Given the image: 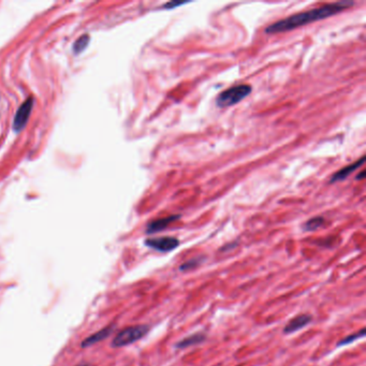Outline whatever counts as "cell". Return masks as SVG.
I'll return each instance as SVG.
<instances>
[{
    "mask_svg": "<svg viewBox=\"0 0 366 366\" xmlns=\"http://www.w3.org/2000/svg\"><path fill=\"white\" fill-rule=\"evenodd\" d=\"M180 239L174 237L151 238L145 239V245L159 253H171L180 246Z\"/></svg>",
    "mask_w": 366,
    "mask_h": 366,
    "instance_id": "obj_4",
    "label": "cell"
},
{
    "mask_svg": "<svg viewBox=\"0 0 366 366\" xmlns=\"http://www.w3.org/2000/svg\"><path fill=\"white\" fill-rule=\"evenodd\" d=\"M231 245L232 244H227L226 246L221 248V252H226V250H230V249H232L234 247H237V245H233V246H231Z\"/></svg>",
    "mask_w": 366,
    "mask_h": 366,
    "instance_id": "obj_16",
    "label": "cell"
},
{
    "mask_svg": "<svg viewBox=\"0 0 366 366\" xmlns=\"http://www.w3.org/2000/svg\"><path fill=\"white\" fill-rule=\"evenodd\" d=\"M311 321L312 316L308 315V313H302V315L296 316L286 324V327L284 328V334H287V335L288 334H293L307 327L308 324L311 323Z\"/></svg>",
    "mask_w": 366,
    "mask_h": 366,
    "instance_id": "obj_6",
    "label": "cell"
},
{
    "mask_svg": "<svg viewBox=\"0 0 366 366\" xmlns=\"http://www.w3.org/2000/svg\"><path fill=\"white\" fill-rule=\"evenodd\" d=\"M253 88L247 84H240L223 91L216 98V106L219 108H228L239 103L250 95Z\"/></svg>",
    "mask_w": 366,
    "mask_h": 366,
    "instance_id": "obj_3",
    "label": "cell"
},
{
    "mask_svg": "<svg viewBox=\"0 0 366 366\" xmlns=\"http://www.w3.org/2000/svg\"><path fill=\"white\" fill-rule=\"evenodd\" d=\"M186 3H188V2H185V1H183V2H179V1H172V2H168V3H165V6H164V8H165V10H172V9H175L176 7H181V6H184V4H186Z\"/></svg>",
    "mask_w": 366,
    "mask_h": 366,
    "instance_id": "obj_15",
    "label": "cell"
},
{
    "mask_svg": "<svg viewBox=\"0 0 366 366\" xmlns=\"http://www.w3.org/2000/svg\"><path fill=\"white\" fill-rule=\"evenodd\" d=\"M180 218H181V215H170L168 217L156 219V220L150 221L147 224V227H146V233L154 234L157 232L164 231V230L168 228L170 224H172L176 220H179Z\"/></svg>",
    "mask_w": 366,
    "mask_h": 366,
    "instance_id": "obj_7",
    "label": "cell"
},
{
    "mask_svg": "<svg viewBox=\"0 0 366 366\" xmlns=\"http://www.w3.org/2000/svg\"><path fill=\"white\" fill-rule=\"evenodd\" d=\"M88 41H90V37H88L87 35H84L82 36L81 38H78L75 43H74V51L76 52V53H80V52H82L83 50H84L87 44H88Z\"/></svg>",
    "mask_w": 366,
    "mask_h": 366,
    "instance_id": "obj_14",
    "label": "cell"
},
{
    "mask_svg": "<svg viewBox=\"0 0 366 366\" xmlns=\"http://www.w3.org/2000/svg\"><path fill=\"white\" fill-rule=\"evenodd\" d=\"M324 224V218L323 217H313L310 220H307L304 224H303V231L305 232H312L316 231V230L320 229Z\"/></svg>",
    "mask_w": 366,
    "mask_h": 366,
    "instance_id": "obj_12",
    "label": "cell"
},
{
    "mask_svg": "<svg viewBox=\"0 0 366 366\" xmlns=\"http://www.w3.org/2000/svg\"><path fill=\"white\" fill-rule=\"evenodd\" d=\"M205 339H206V334L204 332H198L195 334H191V335L187 336L185 338H183L182 341L176 343L175 347L177 349H186L192 346H197V345H200L203 342H205Z\"/></svg>",
    "mask_w": 366,
    "mask_h": 366,
    "instance_id": "obj_9",
    "label": "cell"
},
{
    "mask_svg": "<svg viewBox=\"0 0 366 366\" xmlns=\"http://www.w3.org/2000/svg\"><path fill=\"white\" fill-rule=\"evenodd\" d=\"M113 330H114V326H110V327L102 329V330H100V331H98L97 333H93L92 335H91L90 337H87L85 341L82 343V347L87 348V347L92 346V345H95L99 342L103 341V339H106L107 337L111 335Z\"/></svg>",
    "mask_w": 366,
    "mask_h": 366,
    "instance_id": "obj_10",
    "label": "cell"
},
{
    "mask_svg": "<svg viewBox=\"0 0 366 366\" xmlns=\"http://www.w3.org/2000/svg\"><path fill=\"white\" fill-rule=\"evenodd\" d=\"M149 329L150 328L147 324H139V326H131L124 329L114 337L112 346L114 348H120L137 343L141 338L147 335Z\"/></svg>",
    "mask_w": 366,
    "mask_h": 366,
    "instance_id": "obj_2",
    "label": "cell"
},
{
    "mask_svg": "<svg viewBox=\"0 0 366 366\" xmlns=\"http://www.w3.org/2000/svg\"><path fill=\"white\" fill-rule=\"evenodd\" d=\"M364 161H365V157L363 156V157H361V158L358 161H355L354 164L346 165V166H345V168H343V169H341L339 171H337L336 173L331 177L330 183H331V184H334V183L345 181L350 174L352 173V172H354L357 169L361 168V166H362V165L364 164Z\"/></svg>",
    "mask_w": 366,
    "mask_h": 366,
    "instance_id": "obj_8",
    "label": "cell"
},
{
    "mask_svg": "<svg viewBox=\"0 0 366 366\" xmlns=\"http://www.w3.org/2000/svg\"><path fill=\"white\" fill-rule=\"evenodd\" d=\"M364 177H365V173H364V172H361V174L357 176V180H358V181H360V180L364 179Z\"/></svg>",
    "mask_w": 366,
    "mask_h": 366,
    "instance_id": "obj_17",
    "label": "cell"
},
{
    "mask_svg": "<svg viewBox=\"0 0 366 366\" xmlns=\"http://www.w3.org/2000/svg\"><path fill=\"white\" fill-rule=\"evenodd\" d=\"M34 107V98L29 97L28 99H26L24 103L20 106L18 110L17 115L14 117V123H13V127L17 131H19L22 130L27 120L29 118V115L31 113V110H33Z\"/></svg>",
    "mask_w": 366,
    "mask_h": 366,
    "instance_id": "obj_5",
    "label": "cell"
},
{
    "mask_svg": "<svg viewBox=\"0 0 366 366\" xmlns=\"http://www.w3.org/2000/svg\"><path fill=\"white\" fill-rule=\"evenodd\" d=\"M365 333H366V330H365V329H362V330L357 332V333L350 334V335L341 339V341H339L336 344V346L337 347H344V346H347V345H349V344H352L355 341H358V339L363 338L365 336Z\"/></svg>",
    "mask_w": 366,
    "mask_h": 366,
    "instance_id": "obj_13",
    "label": "cell"
},
{
    "mask_svg": "<svg viewBox=\"0 0 366 366\" xmlns=\"http://www.w3.org/2000/svg\"><path fill=\"white\" fill-rule=\"evenodd\" d=\"M78 366H88V365H86V364H84V365H78Z\"/></svg>",
    "mask_w": 366,
    "mask_h": 366,
    "instance_id": "obj_18",
    "label": "cell"
},
{
    "mask_svg": "<svg viewBox=\"0 0 366 366\" xmlns=\"http://www.w3.org/2000/svg\"><path fill=\"white\" fill-rule=\"evenodd\" d=\"M353 4L354 2L352 1H338L324 4V6L319 8L308 10V11L296 13L269 25L265 29V33L269 35H275L279 33H286V31H291L293 29L300 28L302 26L331 18L333 15H336L339 12L344 11V10L352 7Z\"/></svg>",
    "mask_w": 366,
    "mask_h": 366,
    "instance_id": "obj_1",
    "label": "cell"
},
{
    "mask_svg": "<svg viewBox=\"0 0 366 366\" xmlns=\"http://www.w3.org/2000/svg\"><path fill=\"white\" fill-rule=\"evenodd\" d=\"M206 257L205 256H197L195 258H191L190 260L186 261V262L183 263L180 266V271L181 272H189L192 270L198 269L199 266H201L203 263H204Z\"/></svg>",
    "mask_w": 366,
    "mask_h": 366,
    "instance_id": "obj_11",
    "label": "cell"
}]
</instances>
